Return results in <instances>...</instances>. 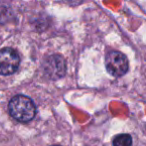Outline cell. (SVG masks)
<instances>
[{"mask_svg":"<svg viewBox=\"0 0 146 146\" xmlns=\"http://www.w3.org/2000/svg\"><path fill=\"white\" fill-rule=\"evenodd\" d=\"M44 71L49 78L57 79L62 77L66 71V64L65 61L60 55H51L45 59L43 63Z\"/></svg>","mask_w":146,"mask_h":146,"instance_id":"cell-4","label":"cell"},{"mask_svg":"<svg viewBox=\"0 0 146 146\" xmlns=\"http://www.w3.org/2000/svg\"><path fill=\"white\" fill-rule=\"evenodd\" d=\"M53 146H58V145H53Z\"/></svg>","mask_w":146,"mask_h":146,"instance_id":"cell-6","label":"cell"},{"mask_svg":"<svg viewBox=\"0 0 146 146\" xmlns=\"http://www.w3.org/2000/svg\"><path fill=\"white\" fill-rule=\"evenodd\" d=\"M106 69L112 76L119 77L128 71L127 57L119 51H111L106 56Z\"/></svg>","mask_w":146,"mask_h":146,"instance_id":"cell-2","label":"cell"},{"mask_svg":"<svg viewBox=\"0 0 146 146\" xmlns=\"http://www.w3.org/2000/svg\"><path fill=\"white\" fill-rule=\"evenodd\" d=\"M132 138L128 134H120L117 135L113 140L114 146H131Z\"/></svg>","mask_w":146,"mask_h":146,"instance_id":"cell-5","label":"cell"},{"mask_svg":"<svg viewBox=\"0 0 146 146\" xmlns=\"http://www.w3.org/2000/svg\"><path fill=\"white\" fill-rule=\"evenodd\" d=\"M20 57L12 48H3L0 50V74L11 75L18 69Z\"/></svg>","mask_w":146,"mask_h":146,"instance_id":"cell-3","label":"cell"},{"mask_svg":"<svg viewBox=\"0 0 146 146\" xmlns=\"http://www.w3.org/2000/svg\"><path fill=\"white\" fill-rule=\"evenodd\" d=\"M9 113L19 122H28L34 118L36 107L29 97L24 95H16L10 100L8 105Z\"/></svg>","mask_w":146,"mask_h":146,"instance_id":"cell-1","label":"cell"}]
</instances>
